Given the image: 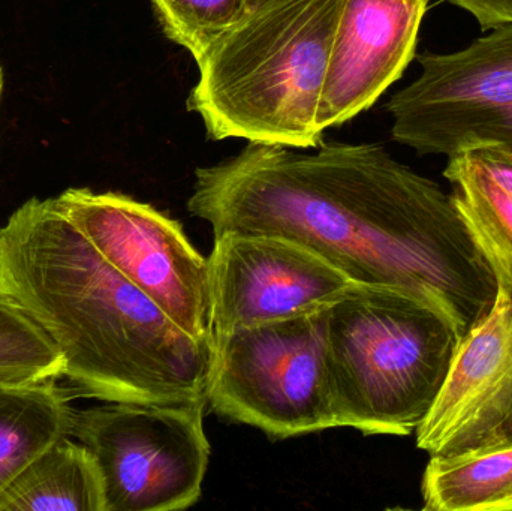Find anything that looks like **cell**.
<instances>
[{
	"mask_svg": "<svg viewBox=\"0 0 512 511\" xmlns=\"http://www.w3.org/2000/svg\"><path fill=\"white\" fill-rule=\"evenodd\" d=\"M192 216L213 234H276L357 284L397 285L435 303L460 338L492 309L498 282L435 180L378 144L315 152L249 143L195 170Z\"/></svg>",
	"mask_w": 512,
	"mask_h": 511,
	"instance_id": "obj_1",
	"label": "cell"
},
{
	"mask_svg": "<svg viewBox=\"0 0 512 511\" xmlns=\"http://www.w3.org/2000/svg\"><path fill=\"white\" fill-rule=\"evenodd\" d=\"M0 282L62 354L80 395L207 402L213 339L186 333L63 215L30 198L0 227Z\"/></svg>",
	"mask_w": 512,
	"mask_h": 511,
	"instance_id": "obj_2",
	"label": "cell"
},
{
	"mask_svg": "<svg viewBox=\"0 0 512 511\" xmlns=\"http://www.w3.org/2000/svg\"><path fill=\"white\" fill-rule=\"evenodd\" d=\"M343 0H258L195 59L186 107L207 137L316 149L318 108Z\"/></svg>",
	"mask_w": 512,
	"mask_h": 511,
	"instance_id": "obj_3",
	"label": "cell"
},
{
	"mask_svg": "<svg viewBox=\"0 0 512 511\" xmlns=\"http://www.w3.org/2000/svg\"><path fill=\"white\" fill-rule=\"evenodd\" d=\"M324 333L337 428L396 437L429 413L460 339L421 294L357 282L325 306Z\"/></svg>",
	"mask_w": 512,
	"mask_h": 511,
	"instance_id": "obj_4",
	"label": "cell"
},
{
	"mask_svg": "<svg viewBox=\"0 0 512 511\" xmlns=\"http://www.w3.org/2000/svg\"><path fill=\"white\" fill-rule=\"evenodd\" d=\"M324 309L213 335L207 405L273 441L337 428Z\"/></svg>",
	"mask_w": 512,
	"mask_h": 511,
	"instance_id": "obj_5",
	"label": "cell"
},
{
	"mask_svg": "<svg viewBox=\"0 0 512 511\" xmlns=\"http://www.w3.org/2000/svg\"><path fill=\"white\" fill-rule=\"evenodd\" d=\"M207 402H104L74 411L71 437L95 458L105 511H177L201 497L209 468Z\"/></svg>",
	"mask_w": 512,
	"mask_h": 511,
	"instance_id": "obj_6",
	"label": "cell"
},
{
	"mask_svg": "<svg viewBox=\"0 0 512 511\" xmlns=\"http://www.w3.org/2000/svg\"><path fill=\"white\" fill-rule=\"evenodd\" d=\"M421 72L387 104L393 140L418 155L512 153V24L454 53L415 56Z\"/></svg>",
	"mask_w": 512,
	"mask_h": 511,
	"instance_id": "obj_7",
	"label": "cell"
},
{
	"mask_svg": "<svg viewBox=\"0 0 512 511\" xmlns=\"http://www.w3.org/2000/svg\"><path fill=\"white\" fill-rule=\"evenodd\" d=\"M54 201L108 263L177 326L212 341L209 260L192 246L179 222L117 192L71 188Z\"/></svg>",
	"mask_w": 512,
	"mask_h": 511,
	"instance_id": "obj_8",
	"label": "cell"
},
{
	"mask_svg": "<svg viewBox=\"0 0 512 511\" xmlns=\"http://www.w3.org/2000/svg\"><path fill=\"white\" fill-rule=\"evenodd\" d=\"M207 260L213 335L318 311L355 284L276 234H221Z\"/></svg>",
	"mask_w": 512,
	"mask_h": 511,
	"instance_id": "obj_9",
	"label": "cell"
},
{
	"mask_svg": "<svg viewBox=\"0 0 512 511\" xmlns=\"http://www.w3.org/2000/svg\"><path fill=\"white\" fill-rule=\"evenodd\" d=\"M430 456L512 440V293L498 285L492 309L459 339L447 377L417 431Z\"/></svg>",
	"mask_w": 512,
	"mask_h": 511,
	"instance_id": "obj_10",
	"label": "cell"
},
{
	"mask_svg": "<svg viewBox=\"0 0 512 511\" xmlns=\"http://www.w3.org/2000/svg\"><path fill=\"white\" fill-rule=\"evenodd\" d=\"M430 0H343L318 108L322 132L369 110L408 68Z\"/></svg>",
	"mask_w": 512,
	"mask_h": 511,
	"instance_id": "obj_11",
	"label": "cell"
},
{
	"mask_svg": "<svg viewBox=\"0 0 512 511\" xmlns=\"http://www.w3.org/2000/svg\"><path fill=\"white\" fill-rule=\"evenodd\" d=\"M444 177L496 282L512 293V153L496 147L457 153L448 158Z\"/></svg>",
	"mask_w": 512,
	"mask_h": 511,
	"instance_id": "obj_12",
	"label": "cell"
},
{
	"mask_svg": "<svg viewBox=\"0 0 512 511\" xmlns=\"http://www.w3.org/2000/svg\"><path fill=\"white\" fill-rule=\"evenodd\" d=\"M0 511H105L95 458L71 435L60 438L0 492Z\"/></svg>",
	"mask_w": 512,
	"mask_h": 511,
	"instance_id": "obj_13",
	"label": "cell"
},
{
	"mask_svg": "<svg viewBox=\"0 0 512 511\" xmlns=\"http://www.w3.org/2000/svg\"><path fill=\"white\" fill-rule=\"evenodd\" d=\"M74 411L56 380L0 383V492L39 453L71 435Z\"/></svg>",
	"mask_w": 512,
	"mask_h": 511,
	"instance_id": "obj_14",
	"label": "cell"
},
{
	"mask_svg": "<svg viewBox=\"0 0 512 511\" xmlns=\"http://www.w3.org/2000/svg\"><path fill=\"white\" fill-rule=\"evenodd\" d=\"M421 495L427 511H512V440L430 456Z\"/></svg>",
	"mask_w": 512,
	"mask_h": 511,
	"instance_id": "obj_15",
	"label": "cell"
},
{
	"mask_svg": "<svg viewBox=\"0 0 512 511\" xmlns=\"http://www.w3.org/2000/svg\"><path fill=\"white\" fill-rule=\"evenodd\" d=\"M62 354L38 321L0 282V383L27 384L63 377Z\"/></svg>",
	"mask_w": 512,
	"mask_h": 511,
	"instance_id": "obj_16",
	"label": "cell"
},
{
	"mask_svg": "<svg viewBox=\"0 0 512 511\" xmlns=\"http://www.w3.org/2000/svg\"><path fill=\"white\" fill-rule=\"evenodd\" d=\"M162 33L197 59L207 45L236 23L248 0H149Z\"/></svg>",
	"mask_w": 512,
	"mask_h": 511,
	"instance_id": "obj_17",
	"label": "cell"
},
{
	"mask_svg": "<svg viewBox=\"0 0 512 511\" xmlns=\"http://www.w3.org/2000/svg\"><path fill=\"white\" fill-rule=\"evenodd\" d=\"M447 2L469 12L480 23L483 30L512 24V0H447Z\"/></svg>",
	"mask_w": 512,
	"mask_h": 511,
	"instance_id": "obj_18",
	"label": "cell"
},
{
	"mask_svg": "<svg viewBox=\"0 0 512 511\" xmlns=\"http://www.w3.org/2000/svg\"><path fill=\"white\" fill-rule=\"evenodd\" d=\"M2 90H3V72H2V68H0V98H2Z\"/></svg>",
	"mask_w": 512,
	"mask_h": 511,
	"instance_id": "obj_19",
	"label": "cell"
},
{
	"mask_svg": "<svg viewBox=\"0 0 512 511\" xmlns=\"http://www.w3.org/2000/svg\"><path fill=\"white\" fill-rule=\"evenodd\" d=\"M255 2H258V0H248V8L251 5H254Z\"/></svg>",
	"mask_w": 512,
	"mask_h": 511,
	"instance_id": "obj_20",
	"label": "cell"
}]
</instances>
